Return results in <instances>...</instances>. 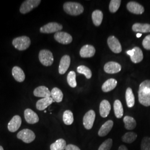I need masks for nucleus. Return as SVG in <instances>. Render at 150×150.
<instances>
[{"label":"nucleus","instance_id":"f257e3e1","mask_svg":"<svg viewBox=\"0 0 150 150\" xmlns=\"http://www.w3.org/2000/svg\"><path fill=\"white\" fill-rule=\"evenodd\" d=\"M139 101L143 106H150V80L143 81L139 85L138 92Z\"/></svg>","mask_w":150,"mask_h":150},{"label":"nucleus","instance_id":"f03ea898","mask_svg":"<svg viewBox=\"0 0 150 150\" xmlns=\"http://www.w3.org/2000/svg\"><path fill=\"white\" fill-rule=\"evenodd\" d=\"M64 10L66 13L71 16H78L83 13L84 8L82 5L77 2H67L64 5Z\"/></svg>","mask_w":150,"mask_h":150},{"label":"nucleus","instance_id":"7ed1b4c3","mask_svg":"<svg viewBox=\"0 0 150 150\" xmlns=\"http://www.w3.org/2000/svg\"><path fill=\"white\" fill-rule=\"evenodd\" d=\"M12 43L15 48L18 51H22L26 50L30 46L31 40L27 36H22L15 38Z\"/></svg>","mask_w":150,"mask_h":150},{"label":"nucleus","instance_id":"20e7f679","mask_svg":"<svg viewBox=\"0 0 150 150\" xmlns=\"http://www.w3.org/2000/svg\"><path fill=\"white\" fill-rule=\"evenodd\" d=\"M38 59L40 62L45 66H50L54 63V56L48 50H42L40 51Z\"/></svg>","mask_w":150,"mask_h":150},{"label":"nucleus","instance_id":"39448f33","mask_svg":"<svg viewBox=\"0 0 150 150\" xmlns=\"http://www.w3.org/2000/svg\"><path fill=\"white\" fill-rule=\"evenodd\" d=\"M40 0H26L23 1L20 8V12L22 14H26L36 8L40 4Z\"/></svg>","mask_w":150,"mask_h":150},{"label":"nucleus","instance_id":"423d86ee","mask_svg":"<svg viewBox=\"0 0 150 150\" xmlns=\"http://www.w3.org/2000/svg\"><path fill=\"white\" fill-rule=\"evenodd\" d=\"M17 137L18 139H21L25 143L30 144L35 139L36 135L32 130L25 129L20 131L17 134Z\"/></svg>","mask_w":150,"mask_h":150},{"label":"nucleus","instance_id":"0eeeda50","mask_svg":"<svg viewBox=\"0 0 150 150\" xmlns=\"http://www.w3.org/2000/svg\"><path fill=\"white\" fill-rule=\"evenodd\" d=\"M63 26L57 22H50L40 28V31L42 33H52L59 32L62 30Z\"/></svg>","mask_w":150,"mask_h":150},{"label":"nucleus","instance_id":"6e6552de","mask_svg":"<svg viewBox=\"0 0 150 150\" xmlns=\"http://www.w3.org/2000/svg\"><path fill=\"white\" fill-rule=\"evenodd\" d=\"M127 54L130 56L131 61L134 63H139L144 59V54L141 48L138 47H135L131 50L127 51Z\"/></svg>","mask_w":150,"mask_h":150},{"label":"nucleus","instance_id":"1a4fd4ad","mask_svg":"<svg viewBox=\"0 0 150 150\" xmlns=\"http://www.w3.org/2000/svg\"><path fill=\"white\" fill-rule=\"evenodd\" d=\"M54 40L59 43L63 45H68L72 42V38L71 35L67 32L59 31L54 35Z\"/></svg>","mask_w":150,"mask_h":150},{"label":"nucleus","instance_id":"9d476101","mask_svg":"<svg viewBox=\"0 0 150 150\" xmlns=\"http://www.w3.org/2000/svg\"><path fill=\"white\" fill-rule=\"evenodd\" d=\"M96 114L93 110H91L85 113L83 118V123L85 129H91L95 122Z\"/></svg>","mask_w":150,"mask_h":150},{"label":"nucleus","instance_id":"9b49d317","mask_svg":"<svg viewBox=\"0 0 150 150\" xmlns=\"http://www.w3.org/2000/svg\"><path fill=\"white\" fill-rule=\"evenodd\" d=\"M107 44L111 50L115 54H119L122 51V47L118 39L114 36H111L107 39Z\"/></svg>","mask_w":150,"mask_h":150},{"label":"nucleus","instance_id":"f8f14e48","mask_svg":"<svg viewBox=\"0 0 150 150\" xmlns=\"http://www.w3.org/2000/svg\"><path fill=\"white\" fill-rule=\"evenodd\" d=\"M22 120L18 115L14 116L8 123L7 128L10 132H15L21 127Z\"/></svg>","mask_w":150,"mask_h":150},{"label":"nucleus","instance_id":"ddd939ff","mask_svg":"<svg viewBox=\"0 0 150 150\" xmlns=\"http://www.w3.org/2000/svg\"><path fill=\"white\" fill-rule=\"evenodd\" d=\"M127 8L130 12L136 15H141L145 11L144 7L142 6L134 1L129 2L127 4Z\"/></svg>","mask_w":150,"mask_h":150},{"label":"nucleus","instance_id":"4468645a","mask_svg":"<svg viewBox=\"0 0 150 150\" xmlns=\"http://www.w3.org/2000/svg\"><path fill=\"white\" fill-rule=\"evenodd\" d=\"M121 66L116 62L110 61L106 63L104 66L105 72L110 74H113L119 72L121 70Z\"/></svg>","mask_w":150,"mask_h":150},{"label":"nucleus","instance_id":"2eb2a0df","mask_svg":"<svg viewBox=\"0 0 150 150\" xmlns=\"http://www.w3.org/2000/svg\"><path fill=\"white\" fill-rule=\"evenodd\" d=\"M24 117L26 121L29 124H35L39 121L38 114L30 108H27L25 110Z\"/></svg>","mask_w":150,"mask_h":150},{"label":"nucleus","instance_id":"dca6fc26","mask_svg":"<svg viewBox=\"0 0 150 150\" xmlns=\"http://www.w3.org/2000/svg\"><path fill=\"white\" fill-rule=\"evenodd\" d=\"M71 58L69 55H64L62 57L59 62V74H64L70 67Z\"/></svg>","mask_w":150,"mask_h":150},{"label":"nucleus","instance_id":"f3484780","mask_svg":"<svg viewBox=\"0 0 150 150\" xmlns=\"http://www.w3.org/2000/svg\"><path fill=\"white\" fill-rule=\"evenodd\" d=\"M96 52L95 47L90 45H86L81 48L80 54L82 58H89L93 56Z\"/></svg>","mask_w":150,"mask_h":150},{"label":"nucleus","instance_id":"a211bd4d","mask_svg":"<svg viewBox=\"0 0 150 150\" xmlns=\"http://www.w3.org/2000/svg\"><path fill=\"white\" fill-rule=\"evenodd\" d=\"M34 96L38 97H50L51 96V91L47 87L44 86H38L33 91Z\"/></svg>","mask_w":150,"mask_h":150},{"label":"nucleus","instance_id":"6ab92c4d","mask_svg":"<svg viewBox=\"0 0 150 150\" xmlns=\"http://www.w3.org/2000/svg\"><path fill=\"white\" fill-rule=\"evenodd\" d=\"M54 102L51 97L43 98L36 102V106L38 110L43 111Z\"/></svg>","mask_w":150,"mask_h":150},{"label":"nucleus","instance_id":"aec40b11","mask_svg":"<svg viewBox=\"0 0 150 150\" xmlns=\"http://www.w3.org/2000/svg\"><path fill=\"white\" fill-rule=\"evenodd\" d=\"M12 74L15 80L18 82H22L25 80V74L21 68L18 66H14L13 67Z\"/></svg>","mask_w":150,"mask_h":150},{"label":"nucleus","instance_id":"412c9836","mask_svg":"<svg viewBox=\"0 0 150 150\" xmlns=\"http://www.w3.org/2000/svg\"><path fill=\"white\" fill-rule=\"evenodd\" d=\"M111 111V105L107 100H104L100 103V113L103 118L107 117Z\"/></svg>","mask_w":150,"mask_h":150},{"label":"nucleus","instance_id":"4be33fe9","mask_svg":"<svg viewBox=\"0 0 150 150\" xmlns=\"http://www.w3.org/2000/svg\"><path fill=\"white\" fill-rule=\"evenodd\" d=\"M113 122L112 120H108L106 121L99 129L98 134L100 137H104L109 134L111 130L112 129Z\"/></svg>","mask_w":150,"mask_h":150},{"label":"nucleus","instance_id":"5701e85b","mask_svg":"<svg viewBox=\"0 0 150 150\" xmlns=\"http://www.w3.org/2000/svg\"><path fill=\"white\" fill-rule=\"evenodd\" d=\"M132 28L134 32L148 33L150 32V24L136 23L133 25Z\"/></svg>","mask_w":150,"mask_h":150},{"label":"nucleus","instance_id":"b1692460","mask_svg":"<svg viewBox=\"0 0 150 150\" xmlns=\"http://www.w3.org/2000/svg\"><path fill=\"white\" fill-rule=\"evenodd\" d=\"M117 81L114 79H110L107 80L102 85V90L103 92H108L112 91L117 86Z\"/></svg>","mask_w":150,"mask_h":150},{"label":"nucleus","instance_id":"393cba45","mask_svg":"<svg viewBox=\"0 0 150 150\" xmlns=\"http://www.w3.org/2000/svg\"><path fill=\"white\" fill-rule=\"evenodd\" d=\"M113 109L115 116L117 118H121L123 115V108L122 103L118 100L115 101Z\"/></svg>","mask_w":150,"mask_h":150},{"label":"nucleus","instance_id":"a878e982","mask_svg":"<svg viewBox=\"0 0 150 150\" xmlns=\"http://www.w3.org/2000/svg\"><path fill=\"white\" fill-rule=\"evenodd\" d=\"M103 17V13L100 10H95L92 12V19L93 24L96 26H100L102 23Z\"/></svg>","mask_w":150,"mask_h":150},{"label":"nucleus","instance_id":"bb28decb","mask_svg":"<svg viewBox=\"0 0 150 150\" xmlns=\"http://www.w3.org/2000/svg\"><path fill=\"white\" fill-rule=\"evenodd\" d=\"M51 97L54 100V102H61L64 97V95L61 90L57 87H54V88L51 91Z\"/></svg>","mask_w":150,"mask_h":150},{"label":"nucleus","instance_id":"cd10ccee","mask_svg":"<svg viewBox=\"0 0 150 150\" xmlns=\"http://www.w3.org/2000/svg\"><path fill=\"white\" fill-rule=\"evenodd\" d=\"M126 103L127 105L129 108L134 107V96L132 90L131 88L128 87L126 91Z\"/></svg>","mask_w":150,"mask_h":150},{"label":"nucleus","instance_id":"c85d7f7f","mask_svg":"<svg viewBox=\"0 0 150 150\" xmlns=\"http://www.w3.org/2000/svg\"><path fill=\"white\" fill-rule=\"evenodd\" d=\"M66 142L62 139L56 140L50 146L51 150H65L66 147Z\"/></svg>","mask_w":150,"mask_h":150},{"label":"nucleus","instance_id":"c756f323","mask_svg":"<svg viewBox=\"0 0 150 150\" xmlns=\"http://www.w3.org/2000/svg\"><path fill=\"white\" fill-rule=\"evenodd\" d=\"M125 129L128 130H132L136 126V121L134 118L131 116H126L123 118Z\"/></svg>","mask_w":150,"mask_h":150},{"label":"nucleus","instance_id":"7c9ffc66","mask_svg":"<svg viewBox=\"0 0 150 150\" xmlns=\"http://www.w3.org/2000/svg\"><path fill=\"white\" fill-rule=\"evenodd\" d=\"M137 137V135L133 132H129L123 134L122 137V140L123 142L127 144H131L134 142Z\"/></svg>","mask_w":150,"mask_h":150},{"label":"nucleus","instance_id":"2f4dec72","mask_svg":"<svg viewBox=\"0 0 150 150\" xmlns=\"http://www.w3.org/2000/svg\"><path fill=\"white\" fill-rule=\"evenodd\" d=\"M73 113L70 110H66L63 114V121L66 125H71L74 122Z\"/></svg>","mask_w":150,"mask_h":150},{"label":"nucleus","instance_id":"473e14b6","mask_svg":"<svg viewBox=\"0 0 150 150\" xmlns=\"http://www.w3.org/2000/svg\"><path fill=\"white\" fill-rule=\"evenodd\" d=\"M77 71L79 74L85 75L87 79H91L92 77V72L91 70L85 66H79L77 69Z\"/></svg>","mask_w":150,"mask_h":150},{"label":"nucleus","instance_id":"72a5a7b5","mask_svg":"<svg viewBox=\"0 0 150 150\" xmlns=\"http://www.w3.org/2000/svg\"><path fill=\"white\" fill-rule=\"evenodd\" d=\"M76 77V73L73 71H70L67 77V80L68 84L69 85L70 87L72 88H75L77 86Z\"/></svg>","mask_w":150,"mask_h":150},{"label":"nucleus","instance_id":"f704fd0d","mask_svg":"<svg viewBox=\"0 0 150 150\" xmlns=\"http://www.w3.org/2000/svg\"><path fill=\"white\" fill-rule=\"evenodd\" d=\"M121 1L120 0H111L109 5V10L111 13H115L120 6Z\"/></svg>","mask_w":150,"mask_h":150},{"label":"nucleus","instance_id":"c9c22d12","mask_svg":"<svg viewBox=\"0 0 150 150\" xmlns=\"http://www.w3.org/2000/svg\"><path fill=\"white\" fill-rule=\"evenodd\" d=\"M112 139H108L105 141L100 146L98 150H110L112 146Z\"/></svg>","mask_w":150,"mask_h":150},{"label":"nucleus","instance_id":"e433bc0d","mask_svg":"<svg viewBox=\"0 0 150 150\" xmlns=\"http://www.w3.org/2000/svg\"><path fill=\"white\" fill-rule=\"evenodd\" d=\"M141 150H150V137H144L141 144Z\"/></svg>","mask_w":150,"mask_h":150},{"label":"nucleus","instance_id":"4c0bfd02","mask_svg":"<svg viewBox=\"0 0 150 150\" xmlns=\"http://www.w3.org/2000/svg\"><path fill=\"white\" fill-rule=\"evenodd\" d=\"M143 47L147 50H150V35L145 37L142 41Z\"/></svg>","mask_w":150,"mask_h":150},{"label":"nucleus","instance_id":"58836bf2","mask_svg":"<svg viewBox=\"0 0 150 150\" xmlns=\"http://www.w3.org/2000/svg\"><path fill=\"white\" fill-rule=\"evenodd\" d=\"M65 150H81L76 145L69 144L67 145Z\"/></svg>","mask_w":150,"mask_h":150},{"label":"nucleus","instance_id":"ea45409f","mask_svg":"<svg viewBox=\"0 0 150 150\" xmlns=\"http://www.w3.org/2000/svg\"><path fill=\"white\" fill-rule=\"evenodd\" d=\"M118 150H129L127 149V148L125 146V145H121L119 148H118Z\"/></svg>","mask_w":150,"mask_h":150},{"label":"nucleus","instance_id":"a19ab883","mask_svg":"<svg viewBox=\"0 0 150 150\" xmlns=\"http://www.w3.org/2000/svg\"><path fill=\"white\" fill-rule=\"evenodd\" d=\"M141 36H142V33H138L136 35V37L137 38H139L140 37H141Z\"/></svg>","mask_w":150,"mask_h":150},{"label":"nucleus","instance_id":"79ce46f5","mask_svg":"<svg viewBox=\"0 0 150 150\" xmlns=\"http://www.w3.org/2000/svg\"><path fill=\"white\" fill-rule=\"evenodd\" d=\"M0 150H4L3 147H2V146H0Z\"/></svg>","mask_w":150,"mask_h":150}]
</instances>
